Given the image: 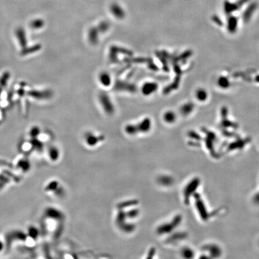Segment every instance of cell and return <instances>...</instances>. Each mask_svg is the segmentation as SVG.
Here are the masks:
<instances>
[{
  "mask_svg": "<svg viewBox=\"0 0 259 259\" xmlns=\"http://www.w3.org/2000/svg\"><path fill=\"white\" fill-rule=\"evenodd\" d=\"M3 247H4L3 243L2 242L1 239H0V252H1L2 250H3Z\"/></svg>",
  "mask_w": 259,
  "mask_h": 259,
  "instance_id": "cell-11",
  "label": "cell"
},
{
  "mask_svg": "<svg viewBox=\"0 0 259 259\" xmlns=\"http://www.w3.org/2000/svg\"><path fill=\"white\" fill-rule=\"evenodd\" d=\"M158 86L157 84L154 82H147L143 85L142 91L144 95H150L156 92Z\"/></svg>",
  "mask_w": 259,
  "mask_h": 259,
  "instance_id": "cell-4",
  "label": "cell"
},
{
  "mask_svg": "<svg viewBox=\"0 0 259 259\" xmlns=\"http://www.w3.org/2000/svg\"><path fill=\"white\" fill-rule=\"evenodd\" d=\"M100 138L101 137H97L92 134H89L86 137V140L88 145L92 147V146L97 145V143L100 140Z\"/></svg>",
  "mask_w": 259,
  "mask_h": 259,
  "instance_id": "cell-8",
  "label": "cell"
},
{
  "mask_svg": "<svg viewBox=\"0 0 259 259\" xmlns=\"http://www.w3.org/2000/svg\"><path fill=\"white\" fill-rule=\"evenodd\" d=\"M139 132L141 133H147L148 132L151 127V120L148 118L145 119L141 121L138 125H137Z\"/></svg>",
  "mask_w": 259,
  "mask_h": 259,
  "instance_id": "cell-5",
  "label": "cell"
},
{
  "mask_svg": "<svg viewBox=\"0 0 259 259\" xmlns=\"http://www.w3.org/2000/svg\"><path fill=\"white\" fill-rule=\"evenodd\" d=\"M110 11L112 14L117 19H123L125 16L124 9L118 4H112L110 6Z\"/></svg>",
  "mask_w": 259,
  "mask_h": 259,
  "instance_id": "cell-3",
  "label": "cell"
},
{
  "mask_svg": "<svg viewBox=\"0 0 259 259\" xmlns=\"http://www.w3.org/2000/svg\"><path fill=\"white\" fill-rule=\"evenodd\" d=\"M125 131L129 135H135L139 133L137 125L130 124L125 127Z\"/></svg>",
  "mask_w": 259,
  "mask_h": 259,
  "instance_id": "cell-9",
  "label": "cell"
},
{
  "mask_svg": "<svg viewBox=\"0 0 259 259\" xmlns=\"http://www.w3.org/2000/svg\"><path fill=\"white\" fill-rule=\"evenodd\" d=\"M176 116L175 113L172 111H167L163 115L164 121L167 124H172L176 121Z\"/></svg>",
  "mask_w": 259,
  "mask_h": 259,
  "instance_id": "cell-7",
  "label": "cell"
},
{
  "mask_svg": "<svg viewBox=\"0 0 259 259\" xmlns=\"http://www.w3.org/2000/svg\"><path fill=\"white\" fill-rule=\"evenodd\" d=\"M139 210L137 209H132L131 210L130 212H128L127 213H125L126 214V217L127 218H135L137 217V215H139Z\"/></svg>",
  "mask_w": 259,
  "mask_h": 259,
  "instance_id": "cell-10",
  "label": "cell"
},
{
  "mask_svg": "<svg viewBox=\"0 0 259 259\" xmlns=\"http://www.w3.org/2000/svg\"><path fill=\"white\" fill-rule=\"evenodd\" d=\"M99 81L100 84L105 87H108L112 82L110 75L107 72H102L99 75Z\"/></svg>",
  "mask_w": 259,
  "mask_h": 259,
  "instance_id": "cell-6",
  "label": "cell"
},
{
  "mask_svg": "<svg viewBox=\"0 0 259 259\" xmlns=\"http://www.w3.org/2000/svg\"><path fill=\"white\" fill-rule=\"evenodd\" d=\"M46 156L47 160L51 162L57 161L60 157V151L58 148L55 147H50L46 150Z\"/></svg>",
  "mask_w": 259,
  "mask_h": 259,
  "instance_id": "cell-2",
  "label": "cell"
},
{
  "mask_svg": "<svg viewBox=\"0 0 259 259\" xmlns=\"http://www.w3.org/2000/svg\"><path fill=\"white\" fill-rule=\"evenodd\" d=\"M179 222H180L179 217L175 218L173 221V222H172L171 223H166L160 226L157 229V232L159 234L169 233L176 228L177 225H178Z\"/></svg>",
  "mask_w": 259,
  "mask_h": 259,
  "instance_id": "cell-1",
  "label": "cell"
}]
</instances>
